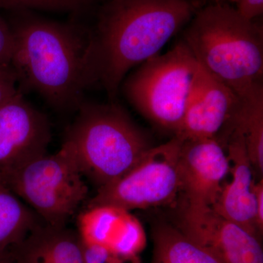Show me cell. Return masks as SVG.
<instances>
[{
	"label": "cell",
	"instance_id": "obj_1",
	"mask_svg": "<svg viewBox=\"0 0 263 263\" xmlns=\"http://www.w3.org/2000/svg\"><path fill=\"white\" fill-rule=\"evenodd\" d=\"M199 8L192 0H109L89 33V89L98 86L114 101L130 70L160 54Z\"/></svg>",
	"mask_w": 263,
	"mask_h": 263
},
{
	"label": "cell",
	"instance_id": "obj_2",
	"mask_svg": "<svg viewBox=\"0 0 263 263\" xmlns=\"http://www.w3.org/2000/svg\"><path fill=\"white\" fill-rule=\"evenodd\" d=\"M9 23L13 40L10 65L19 91L37 93L59 110H77L89 89L86 54L89 33L15 10Z\"/></svg>",
	"mask_w": 263,
	"mask_h": 263
},
{
	"label": "cell",
	"instance_id": "obj_3",
	"mask_svg": "<svg viewBox=\"0 0 263 263\" xmlns=\"http://www.w3.org/2000/svg\"><path fill=\"white\" fill-rule=\"evenodd\" d=\"M187 24L182 41L209 73L238 95L262 82V26L224 2L200 8Z\"/></svg>",
	"mask_w": 263,
	"mask_h": 263
},
{
	"label": "cell",
	"instance_id": "obj_4",
	"mask_svg": "<svg viewBox=\"0 0 263 263\" xmlns=\"http://www.w3.org/2000/svg\"><path fill=\"white\" fill-rule=\"evenodd\" d=\"M62 148L98 188L127 174L152 145L120 105L83 102Z\"/></svg>",
	"mask_w": 263,
	"mask_h": 263
},
{
	"label": "cell",
	"instance_id": "obj_5",
	"mask_svg": "<svg viewBox=\"0 0 263 263\" xmlns=\"http://www.w3.org/2000/svg\"><path fill=\"white\" fill-rule=\"evenodd\" d=\"M200 67L181 40L167 53L150 59L126 76L123 92L143 117L176 135Z\"/></svg>",
	"mask_w": 263,
	"mask_h": 263
},
{
	"label": "cell",
	"instance_id": "obj_6",
	"mask_svg": "<svg viewBox=\"0 0 263 263\" xmlns=\"http://www.w3.org/2000/svg\"><path fill=\"white\" fill-rule=\"evenodd\" d=\"M75 161L63 148L26 164L8 187L35 213L43 222L66 226L87 198L89 188Z\"/></svg>",
	"mask_w": 263,
	"mask_h": 263
},
{
	"label": "cell",
	"instance_id": "obj_7",
	"mask_svg": "<svg viewBox=\"0 0 263 263\" xmlns=\"http://www.w3.org/2000/svg\"><path fill=\"white\" fill-rule=\"evenodd\" d=\"M183 139L152 146L131 170L98 189L88 207L110 205L129 211L171 203L180 193L179 157Z\"/></svg>",
	"mask_w": 263,
	"mask_h": 263
},
{
	"label": "cell",
	"instance_id": "obj_8",
	"mask_svg": "<svg viewBox=\"0 0 263 263\" xmlns=\"http://www.w3.org/2000/svg\"><path fill=\"white\" fill-rule=\"evenodd\" d=\"M51 131L47 117L18 92L0 107V183L47 154Z\"/></svg>",
	"mask_w": 263,
	"mask_h": 263
},
{
	"label": "cell",
	"instance_id": "obj_9",
	"mask_svg": "<svg viewBox=\"0 0 263 263\" xmlns=\"http://www.w3.org/2000/svg\"><path fill=\"white\" fill-rule=\"evenodd\" d=\"M230 173L226 148L217 138L183 139L179 157L180 192L190 211L212 209Z\"/></svg>",
	"mask_w": 263,
	"mask_h": 263
},
{
	"label": "cell",
	"instance_id": "obj_10",
	"mask_svg": "<svg viewBox=\"0 0 263 263\" xmlns=\"http://www.w3.org/2000/svg\"><path fill=\"white\" fill-rule=\"evenodd\" d=\"M239 102L235 91L200 65L181 129L175 136L182 139L217 138L234 115Z\"/></svg>",
	"mask_w": 263,
	"mask_h": 263
},
{
	"label": "cell",
	"instance_id": "obj_11",
	"mask_svg": "<svg viewBox=\"0 0 263 263\" xmlns=\"http://www.w3.org/2000/svg\"><path fill=\"white\" fill-rule=\"evenodd\" d=\"M178 228L212 249L226 263H263L259 237L218 214L213 209L181 213Z\"/></svg>",
	"mask_w": 263,
	"mask_h": 263
},
{
	"label": "cell",
	"instance_id": "obj_12",
	"mask_svg": "<svg viewBox=\"0 0 263 263\" xmlns=\"http://www.w3.org/2000/svg\"><path fill=\"white\" fill-rule=\"evenodd\" d=\"M219 141L226 148L230 162V182L223 185L220 195L212 209L218 214L259 237L256 218L254 171L243 134L230 127Z\"/></svg>",
	"mask_w": 263,
	"mask_h": 263
},
{
	"label": "cell",
	"instance_id": "obj_13",
	"mask_svg": "<svg viewBox=\"0 0 263 263\" xmlns=\"http://www.w3.org/2000/svg\"><path fill=\"white\" fill-rule=\"evenodd\" d=\"M77 232L83 245L100 246L127 257L139 256L146 245L140 221L129 211L114 205L88 207L78 217Z\"/></svg>",
	"mask_w": 263,
	"mask_h": 263
},
{
	"label": "cell",
	"instance_id": "obj_14",
	"mask_svg": "<svg viewBox=\"0 0 263 263\" xmlns=\"http://www.w3.org/2000/svg\"><path fill=\"white\" fill-rule=\"evenodd\" d=\"M11 252L15 263H85L84 247L77 231L43 221Z\"/></svg>",
	"mask_w": 263,
	"mask_h": 263
},
{
	"label": "cell",
	"instance_id": "obj_15",
	"mask_svg": "<svg viewBox=\"0 0 263 263\" xmlns=\"http://www.w3.org/2000/svg\"><path fill=\"white\" fill-rule=\"evenodd\" d=\"M154 250L151 263H226L212 249L167 223L157 224L152 231Z\"/></svg>",
	"mask_w": 263,
	"mask_h": 263
},
{
	"label": "cell",
	"instance_id": "obj_16",
	"mask_svg": "<svg viewBox=\"0 0 263 263\" xmlns=\"http://www.w3.org/2000/svg\"><path fill=\"white\" fill-rule=\"evenodd\" d=\"M239 104L227 127L239 129L249 160L255 171L263 173V84L257 83L238 95Z\"/></svg>",
	"mask_w": 263,
	"mask_h": 263
},
{
	"label": "cell",
	"instance_id": "obj_17",
	"mask_svg": "<svg viewBox=\"0 0 263 263\" xmlns=\"http://www.w3.org/2000/svg\"><path fill=\"white\" fill-rule=\"evenodd\" d=\"M42 221L25 202L0 183V253L11 250Z\"/></svg>",
	"mask_w": 263,
	"mask_h": 263
},
{
	"label": "cell",
	"instance_id": "obj_18",
	"mask_svg": "<svg viewBox=\"0 0 263 263\" xmlns=\"http://www.w3.org/2000/svg\"><path fill=\"white\" fill-rule=\"evenodd\" d=\"M95 2V0H0V10L79 12L86 9Z\"/></svg>",
	"mask_w": 263,
	"mask_h": 263
},
{
	"label": "cell",
	"instance_id": "obj_19",
	"mask_svg": "<svg viewBox=\"0 0 263 263\" xmlns=\"http://www.w3.org/2000/svg\"><path fill=\"white\" fill-rule=\"evenodd\" d=\"M84 247L85 263H141L139 256L120 255L100 246L84 245Z\"/></svg>",
	"mask_w": 263,
	"mask_h": 263
},
{
	"label": "cell",
	"instance_id": "obj_20",
	"mask_svg": "<svg viewBox=\"0 0 263 263\" xmlns=\"http://www.w3.org/2000/svg\"><path fill=\"white\" fill-rule=\"evenodd\" d=\"M20 92L16 76L11 65L0 67V107Z\"/></svg>",
	"mask_w": 263,
	"mask_h": 263
},
{
	"label": "cell",
	"instance_id": "obj_21",
	"mask_svg": "<svg viewBox=\"0 0 263 263\" xmlns=\"http://www.w3.org/2000/svg\"><path fill=\"white\" fill-rule=\"evenodd\" d=\"M14 48V40L9 23L0 13V67L10 65Z\"/></svg>",
	"mask_w": 263,
	"mask_h": 263
},
{
	"label": "cell",
	"instance_id": "obj_22",
	"mask_svg": "<svg viewBox=\"0 0 263 263\" xmlns=\"http://www.w3.org/2000/svg\"><path fill=\"white\" fill-rule=\"evenodd\" d=\"M236 9L245 18L254 20L263 13V0H235Z\"/></svg>",
	"mask_w": 263,
	"mask_h": 263
},
{
	"label": "cell",
	"instance_id": "obj_23",
	"mask_svg": "<svg viewBox=\"0 0 263 263\" xmlns=\"http://www.w3.org/2000/svg\"><path fill=\"white\" fill-rule=\"evenodd\" d=\"M254 195H255L256 218L257 228L259 233L262 234L263 230V180L259 179L258 182L254 184Z\"/></svg>",
	"mask_w": 263,
	"mask_h": 263
},
{
	"label": "cell",
	"instance_id": "obj_24",
	"mask_svg": "<svg viewBox=\"0 0 263 263\" xmlns=\"http://www.w3.org/2000/svg\"><path fill=\"white\" fill-rule=\"evenodd\" d=\"M0 263H15L11 250L0 253Z\"/></svg>",
	"mask_w": 263,
	"mask_h": 263
},
{
	"label": "cell",
	"instance_id": "obj_25",
	"mask_svg": "<svg viewBox=\"0 0 263 263\" xmlns=\"http://www.w3.org/2000/svg\"><path fill=\"white\" fill-rule=\"evenodd\" d=\"M216 2H224V1H229L231 2V3H234L235 0H216Z\"/></svg>",
	"mask_w": 263,
	"mask_h": 263
}]
</instances>
